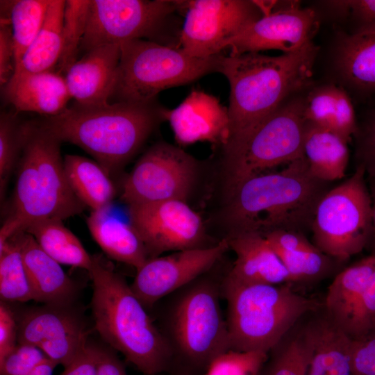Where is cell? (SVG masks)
I'll list each match as a JSON object with an SVG mask.
<instances>
[{
	"label": "cell",
	"instance_id": "24",
	"mask_svg": "<svg viewBox=\"0 0 375 375\" xmlns=\"http://www.w3.org/2000/svg\"><path fill=\"white\" fill-rule=\"evenodd\" d=\"M333 67L340 82L361 98L375 95V26L338 34Z\"/></svg>",
	"mask_w": 375,
	"mask_h": 375
},
{
	"label": "cell",
	"instance_id": "25",
	"mask_svg": "<svg viewBox=\"0 0 375 375\" xmlns=\"http://www.w3.org/2000/svg\"><path fill=\"white\" fill-rule=\"evenodd\" d=\"M310 347V375H353V340L326 315L302 329Z\"/></svg>",
	"mask_w": 375,
	"mask_h": 375
},
{
	"label": "cell",
	"instance_id": "47",
	"mask_svg": "<svg viewBox=\"0 0 375 375\" xmlns=\"http://www.w3.org/2000/svg\"><path fill=\"white\" fill-rule=\"evenodd\" d=\"M60 375H97L96 362L89 342Z\"/></svg>",
	"mask_w": 375,
	"mask_h": 375
},
{
	"label": "cell",
	"instance_id": "38",
	"mask_svg": "<svg viewBox=\"0 0 375 375\" xmlns=\"http://www.w3.org/2000/svg\"><path fill=\"white\" fill-rule=\"evenodd\" d=\"M269 353L230 349L217 356L204 375H258Z\"/></svg>",
	"mask_w": 375,
	"mask_h": 375
},
{
	"label": "cell",
	"instance_id": "16",
	"mask_svg": "<svg viewBox=\"0 0 375 375\" xmlns=\"http://www.w3.org/2000/svg\"><path fill=\"white\" fill-rule=\"evenodd\" d=\"M229 249L228 238L208 247L148 259L136 270L131 288L147 310L165 297L211 270Z\"/></svg>",
	"mask_w": 375,
	"mask_h": 375
},
{
	"label": "cell",
	"instance_id": "10",
	"mask_svg": "<svg viewBox=\"0 0 375 375\" xmlns=\"http://www.w3.org/2000/svg\"><path fill=\"white\" fill-rule=\"evenodd\" d=\"M304 97L299 94L290 98L242 144L224 150L228 190L247 178L304 156Z\"/></svg>",
	"mask_w": 375,
	"mask_h": 375
},
{
	"label": "cell",
	"instance_id": "43",
	"mask_svg": "<svg viewBox=\"0 0 375 375\" xmlns=\"http://www.w3.org/2000/svg\"><path fill=\"white\" fill-rule=\"evenodd\" d=\"M10 19L1 18L0 26V83L4 86L11 78L15 71L14 43Z\"/></svg>",
	"mask_w": 375,
	"mask_h": 375
},
{
	"label": "cell",
	"instance_id": "11",
	"mask_svg": "<svg viewBox=\"0 0 375 375\" xmlns=\"http://www.w3.org/2000/svg\"><path fill=\"white\" fill-rule=\"evenodd\" d=\"M183 8V1L92 0L80 51L133 40L171 46L169 31L180 35L173 29L175 14Z\"/></svg>",
	"mask_w": 375,
	"mask_h": 375
},
{
	"label": "cell",
	"instance_id": "5",
	"mask_svg": "<svg viewBox=\"0 0 375 375\" xmlns=\"http://www.w3.org/2000/svg\"><path fill=\"white\" fill-rule=\"evenodd\" d=\"M88 273L94 327L103 340L145 375L169 372L170 349L131 285L101 255L92 256Z\"/></svg>",
	"mask_w": 375,
	"mask_h": 375
},
{
	"label": "cell",
	"instance_id": "31",
	"mask_svg": "<svg viewBox=\"0 0 375 375\" xmlns=\"http://www.w3.org/2000/svg\"><path fill=\"white\" fill-rule=\"evenodd\" d=\"M65 1L51 0L43 25L25 53L19 68L30 72L52 71L62 52ZM14 74V73H13Z\"/></svg>",
	"mask_w": 375,
	"mask_h": 375
},
{
	"label": "cell",
	"instance_id": "41",
	"mask_svg": "<svg viewBox=\"0 0 375 375\" xmlns=\"http://www.w3.org/2000/svg\"><path fill=\"white\" fill-rule=\"evenodd\" d=\"M47 358L37 347L17 343L0 363V375H29L33 368Z\"/></svg>",
	"mask_w": 375,
	"mask_h": 375
},
{
	"label": "cell",
	"instance_id": "28",
	"mask_svg": "<svg viewBox=\"0 0 375 375\" xmlns=\"http://www.w3.org/2000/svg\"><path fill=\"white\" fill-rule=\"evenodd\" d=\"M64 168L68 183L76 197L92 211L112 206L116 188L112 177L97 161L67 154Z\"/></svg>",
	"mask_w": 375,
	"mask_h": 375
},
{
	"label": "cell",
	"instance_id": "37",
	"mask_svg": "<svg viewBox=\"0 0 375 375\" xmlns=\"http://www.w3.org/2000/svg\"><path fill=\"white\" fill-rule=\"evenodd\" d=\"M290 277V283L307 282L320 279L332 269V258L318 249L311 251H274Z\"/></svg>",
	"mask_w": 375,
	"mask_h": 375
},
{
	"label": "cell",
	"instance_id": "33",
	"mask_svg": "<svg viewBox=\"0 0 375 375\" xmlns=\"http://www.w3.org/2000/svg\"><path fill=\"white\" fill-rule=\"evenodd\" d=\"M0 298L6 303L33 300L16 235L0 247Z\"/></svg>",
	"mask_w": 375,
	"mask_h": 375
},
{
	"label": "cell",
	"instance_id": "26",
	"mask_svg": "<svg viewBox=\"0 0 375 375\" xmlns=\"http://www.w3.org/2000/svg\"><path fill=\"white\" fill-rule=\"evenodd\" d=\"M308 123L328 130L349 143L358 128V119L348 92L334 83L311 88L304 97Z\"/></svg>",
	"mask_w": 375,
	"mask_h": 375
},
{
	"label": "cell",
	"instance_id": "17",
	"mask_svg": "<svg viewBox=\"0 0 375 375\" xmlns=\"http://www.w3.org/2000/svg\"><path fill=\"white\" fill-rule=\"evenodd\" d=\"M324 305L326 315L351 340L375 331V255L338 274Z\"/></svg>",
	"mask_w": 375,
	"mask_h": 375
},
{
	"label": "cell",
	"instance_id": "19",
	"mask_svg": "<svg viewBox=\"0 0 375 375\" xmlns=\"http://www.w3.org/2000/svg\"><path fill=\"white\" fill-rule=\"evenodd\" d=\"M165 118L180 145L208 142L224 147L229 140L228 108L205 92L192 90L177 107L166 108Z\"/></svg>",
	"mask_w": 375,
	"mask_h": 375
},
{
	"label": "cell",
	"instance_id": "27",
	"mask_svg": "<svg viewBox=\"0 0 375 375\" xmlns=\"http://www.w3.org/2000/svg\"><path fill=\"white\" fill-rule=\"evenodd\" d=\"M110 208L91 212L89 231L108 257L137 270L149 259L146 247L133 226L111 214Z\"/></svg>",
	"mask_w": 375,
	"mask_h": 375
},
{
	"label": "cell",
	"instance_id": "40",
	"mask_svg": "<svg viewBox=\"0 0 375 375\" xmlns=\"http://www.w3.org/2000/svg\"><path fill=\"white\" fill-rule=\"evenodd\" d=\"M324 4L333 13L352 19L356 28L351 33L375 26V0L326 1Z\"/></svg>",
	"mask_w": 375,
	"mask_h": 375
},
{
	"label": "cell",
	"instance_id": "15",
	"mask_svg": "<svg viewBox=\"0 0 375 375\" xmlns=\"http://www.w3.org/2000/svg\"><path fill=\"white\" fill-rule=\"evenodd\" d=\"M17 343L39 348L46 356L65 367L88 343L89 328L75 304H43L32 307L17 317Z\"/></svg>",
	"mask_w": 375,
	"mask_h": 375
},
{
	"label": "cell",
	"instance_id": "29",
	"mask_svg": "<svg viewBox=\"0 0 375 375\" xmlns=\"http://www.w3.org/2000/svg\"><path fill=\"white\" fill-rule=\"evenodd\" d=\"M347 144L333 133L307 122L303 154L312 174L328 183L344 177L349 159Z\"/></svg>",
	"mask_w": 375,
	"mask_h": 375
},
{
	"label": "cell",
	"instance_id": "3",
	"mask_svg": "<svg viewBox=\"0 0 375 375\" xmlns=\"http://www.w3.org/2000/svg\"><path fill=\"white\" fill-rule=\"evenodd\" d=\"M210 272L153 306V319L171 351L172 375H204L217 356L231 349L220 301L225 275Z\"/></svg>",
	"mask_w": 375,
	"mask_h": 375
},
{
	"label": "cell",
	"instance_id": "23",
	"mask_svg": "<svg viewBox=\"0 0 375 375\" xmlns=\"http://www.w3.org/2000/svg\"><path fill=\"white\" fill-rule=\"evenodd\" d=\"M33 294V300L47 305L74 304L78 296L76 283L60 264L46 253L33 236L15 234Z\"/></svg>",
	"mask_w": 375,
	"mask_h": 375
},
{
	"label": "cell",
	"instance_id": "9",
	"mask_svg": "<svg viewBox=\"0 0 375 375\" xmlns=\"http://www.w3.org/2000/svg\"><path fill=\"white\" fill-rule=\"evenodd\" d=\"M366 174L360 166L319 202L311 231L314 245L338 261L361 252L372 241V206Z\"/></svg>",
	"mask_w": 375,
	"mask_h": 375
},
{
	"label": "cell",
	"instance_id": "12",
	"mask_svg": "<svg viewBox=\"0 0 375 375\" xmlns=\"http://www.w3.org/2000/svg\"><path fill=\"white\" fill-rule=\"evenodd\" d=\"M197 161L182 149L158 142L138 159L124 181L120 199L127 205L165 200L187 201Z\"/></svg>",
	"mask_w": 375,
	"mask_h": 375
},
{
	"label": "cell",
	"instance_id": "36",
	"mask_svg": "<svg viewBox=\"0 0 375 375\" xmlns=\"http://www.w3.org/2000/svg\"><path fill=\"white\" fill-rule=\"evenodd\" d=\"M24 122L11 112L0 116V197L4 199L10 176L17 166L24 146Z\"/></svg>",
	"mask_w": 375,
	"mask_h": 375
},
{
	"label": "cell",
	"instance_id": "13",
	"mask_svg": "<svg viewBox=\"0 0 375 375\" xmlns=\"http://www.w3.org/2000/svg\"><path fill=\"white\" fill-rule=\"evenodd\" d=\"M185 19L179 48L186 54L206 58L222 53L228 43L263 16L256 1H184Z\"/></svg>",
	"mask_w": 375,
	"mask_h": 375
},
{
	"label": "cell",
	"instance_id": "14",
	"mask_svg": "<svg viewBox=\"0 0 375 375\" xmlns=\"http://www.w3.org/2000/svg\"><path fill=\"white\" fill-rule=\"evenodd\" d=\"M128 215L149 259L169 251L208 247L203 244L202 219L185 201L132 203L128 205Z\"/></svg>",
	"mask_w": 375,
	"mask_h": 375
},
{
	"label": "cell",
	"instance_id": "32",
	"mask_svg": "<svg viewBox=\"0 0 375 375\" xmlns=\"http://www.w3.org/2000/svg\"><path fill=\"white\" fill-rule=\"evenodd\" d=\"M14 43L15 70L19 67L27 50L39 33L51 0L4 1ZM15 72V71H14Z\"/></svg>",
	"mask_w": 375,
	"mask_h": 375
},
{
	"label": "cell",
	"instance_id": "22",
	"mask_svg": "<svg viewBox=\"0 0 375 375\" xmlns=\"http://www.w3.org/2000/svg\"><path fill=\"white\" fill-rule=\"evenodd\" d=\"M227 238L235 260L224 282L238 285L290 283L285 267L265 237L242 233Z\"/></svg>",
	"mask_w": 375,
	"mask_h": 375
},
{
	"label": "cell",
	"instance_id": "39",
	"mask_svg": "<svg viewBox=\"0 0 375 375\" xmlns=\"http://www.w3.org/2000/svg\"><path fill=\"white\" fill-rule=\"evenodd\" d=\"M356 166L362 167L367 179L375 181V105L358 120L353 138Z\"/></svg>",
	"mask_w": 375,
	"mask_h": 375
},
{
	"label": "cell",
	"instance_id": "49",
	"mask_svg": "<svg viewBox=\"0 0 375 375\" xmlns=\"http://www.w3.org/2000/svg\"><path fill=\"white\" fill-rule=\"evenodd\" d=\"M369 190L372 199V220H373V235H372V249L373 254L375 255V181L368 179Z\"/></svg>",
	"mask_w": 375,
	"mask_h": 375
},
{
	"label": "cell",
	"instance_id": "21",
	"mask_svg": "<svg viewBox=\"0 0 375 375\" xmlns=\"http://www.w3.org/2000/svg\"><path fill=\"white\" fill-rule=\"evenodd\" d=\"M2 88L5 100L18 112H33L44 117L57 115L67 107L72 96L65 78L59 72H14Z\"/></svg>",
	"mask_w": 375,
	"mask_h": 375
},
{
	"label": "cell",
	"instance_id": "46",
	"mask_svg": "<svg viewBox=\"0 0 375 375\" xmlns=\"http://www.w3.org/2000/svg\"><path fill=\"white\" fill-rule=\"evenodd\" d=\"M90 345L96 362L97 375H127L124 364L113 349Z\"/></svg>",
	"mask_w": 375,
	"mask_h": 375
},
{
	"label": "cell",
	"instance_id": "1",
	"mask_svg": "<svg viewBox=\"0 0 375 375\" xmlns=\"http://www.w3.org/2000/svg\"><path fill=\"white\" fill-rule=\"evenodd\" d=\"M318 51L310 41L278 56L259 52L220 55L217 72L230 85V137L224 150L242 144L266 117L311 85Z\"/></svg>",
	"mask_w": 375,
	"mask_h": 375
},
{
	"label": "cell",
	"instance_id": "34",
	"mask_svg": "<svg viewBox=\"0 0 375 375\" xmlns=\"http://www.w3.org/2000/svg\"><path fill=\"white\" fill-rule=\"evenodd\" d=\"M91 0H67L63 15L61 56L57 67L59 73H65L77 60V55L84 36Z\"/></svg>",
	"mask_w": 375,
	"mask_h": 375
},
{
	"label": "cell",
	"instance_id": "35",
	"mask_svg": "<svg viewBox=\"0 0 375 375\" xmlns=\"http://www.w3.org/2000/svg\"><path fill=\"white\" fill-rule=\"evenodd\" d=\"M281 342L269 352L271 357L258 375H307L310 351L303 331L288 343Z\"/></svg>",
	"mask_w": 375,
	"mask_h": 375
},
{
	"label": "cell",
	"instance_id": "20",
	"mask_svg": "<svg viewBox=\"0 0 375 375\" xmlns=\"http://www.w3.org/2000/svg\"><path fill=\"white\" fill-rule=\"evenodd\" d=\"M119 44L98 46L86 51L65 76L72 98L81 106L110 103L117 80Z\"/></svg>",
	"mask_w": 375,
	"mask_h": 375
},
{
	"label": "cell",
	"instance_id": "30",
	"mask_svg": "<svg viewBox=\"0 0 375 375\" xmlns=\"http://www.w3.org/2000/svg\"><path fill=\"white\" fill-rule=\"evenodd\" d=\"M63 221L47 219L35 222L24 231L33 236L40 248L60 265L90 271L92 256Z\"/></svg>",
	"mask_w": 375,
	"mask_h": 375
},
{
	"label": "cell",
	"instance_id": "42",
	"mask_svg": "<svg viewBox=\"0 0 375 375\" xmlns=\"http://www.w3.org/2000/svg\"><path fill=\"white\" fill-rule=\"evenodd\" d=\"M353 375H375V331L353 340Z\"/></svg>",
	"mask_w": 375,
	"mask_h": 375
},
{
	"label": "cell",
	"instance_id": "4",
	"mask_svg": "<svg viewBox=\"0 0 375 375\" xmlns=\"http://www.w3.org/2000/svg\"><path fill=\"white\" fill-rule=\"evenodd\" d=\"M165 110L156 99L90 106L75 103L57 115L41 120L62 142L84 150L112 177L165 120Z\"/></svg>",
	"mask_w": 375,
	"mask_h": 375
},
{
	"label": "cell",
	"instance_id": "48",
	"mask_svg": "<svg viewBox=\"0 0 375 375\" xmlns=\"http://www.w3.org/2000/svg\"><path fill=\"white\" fill-rule=\"evenodd\" d=\"M58 365L47 358L38 364L29 375H53V371Z\"/></svg>",
	"mask_w": 375,
	"mask_h": 375
},
{
	"label": "cell",
	"instance_id": "18",
	"mask_svg": "<svg viewBox=\"0 0 375 375\" xmlns=\"http://www.w3.org/2000/svg\"><path fill=\"white\" fill-rule=\"evenodd\" d=\"M319 20L310 8L291 1L263 15L234 37L227 45L228 55L276 49L284 53L295 51L312 41Z\"/></svg>",
	"mask_w": 375,
	"mask_h": 375
},
{
	"label": "cell",
	"instance_id": "2",
	"mask_svg": "<svg viewBox=\"0 0 375 375\" xmlns=\"http://www.w3.org/2000/svg\"><path fill=\"white\" fill-rule=\"evenodd\" d=\"M329 183L315 177L303 156L279 172L247 178L228 191L229 236L277 231H311L317 205Z\"/></svg>",
	"mask_w": 375,
	"mask_h": 375
},
{
	"label": "cell",
	"instance_id": "6",
	"mask_svg": "<svg viewBox=\"0 0 375 375\" xmlns=\"http://www.w3.org/2000/svg\"><path fill=\"white\" fill-rule=\"evenodd\" d=\"M24 136L12 208L0 229V247L35 222L63 221L85 208L68 183L62 142L42 120L24 122Z\"/></svg>",
	"mask_w": 375,
	"mask_h": 375
},
{
	"label": "cell",
	"instance_id": "45",
	"mask_svg": "<svg viewBox=\"0 0 375 375\" xmlns=\"http://www.w3.org/2000/svg\"><path fill=\"white\" fill-rule=\"evenodd\" d=\"M265 238L274 251L291 252L317 249L303 233L299 232L277 231L267 234Z\"/></svg>",
	"mask_w": 375,
	"mask_h": 375
},
{
	"label": "cell",
	"instance_id": "7",
	"mask_svg": "<svg viewBox=\"0 0 375 375\" xmlns=\"http://www.w3.org/2000/svg\"><path fill=\"white\" fill-rule=\"evenodd\" d=\"M288 283L238 285L223 281L231 349L269 353L303 316L319 308L317 300L297 293Z\"/></svg>",
	"mask_w": 375,
	"mask_h": 375
},
{
	"label": "cell",
	"instance_id": "44",
	"mask_svg": "<svg viewBox=\"0 0 375 375\" xmlns=\"http://www.w3.org/2000/svg\"><path fill=\"white\" fill-rule=\"evenodd\" d=\"M17 344V322L14 311L7 303H0V363Z\"/></svg>",
	"mask_w": 375,
	"mask_h": 375
},
{
	"label": "cell",
	"instance_id": "8",
	"mask_svg": "<svg viewBox=\"0 0 375 375\" xmlns=\"http://www.w3.org/2000/svg\"><path fill=\"white\" fill-rule=\"evenodd\" d=\"M120 47L117 80L110 99L114 102L156 100L163 90L217 72L222 54L198 58L181 48L146 40L127 41Z\"/></svg>",
	"mask_w": 375,
	"mask_h": 375
}]
</instances>
